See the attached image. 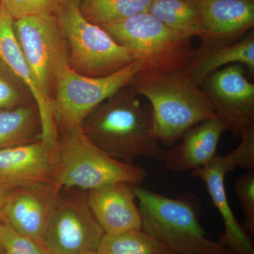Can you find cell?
<instances>
[{
    "instance_id": "7",
    "label": "cell",
    "mask_w": 254,
    "mask_h": 254,
    "mask_svg": "<svg viewBox=\"0 0 254 254\" xmlns=\"http://www.w3.org/2000/svg\"><path fill=\"white\" fill-rule=\"evenodd\" d=\"M14 31L43 103L54 118L55 89L60 75L68 66L69 55L58 16H32L14 20Z\"/></svg>"
},
{
    "instance_id": "20",
    "label": "cell",
    "mask_w": 254,
    "mask_h": 254,
    "mask_svg": "<svg viewBox=\"0 0 254 254\" xmlns=\"http://www.w3.org/2000/svg\"><path fill=\"white\" fill-rule=\"evenodd\" d=\"M148 12L182 36L191 39L203 36L198 0H153Z\"/></svg>"
},
{
    "instance_id": "33",
    "label": "cell",
    "mask_w": 254,
    "mask_h": 254,
    "mask_svg": "<svg viewBox=\"0 0 254 254\" xmlns=\"http://www.w3.org/2000/svg\"><path fill=\"white\" fill-rule=\"evenodd\" d=\"M0 222H1V220H0Z\"/></svg>"
},
{
    "instance_id": "13",
    "label": "cell",
    "mask_w": 254,
    "mask_h": 254,
    "mask_svg": "<svg viewBox=\"0 0 254 254\" xmlns=\"http://www.w3.org/2000/svg\"><path fill=\"white\" fill-rule=\"evenodd\" d=\"M62 189L57 185L18 189L5 204L0 220L43 246L50 214Z\"/></svg>"
},
{
    "instance_id": "11",
    "label": "cell",
    "mask_w": 254,
    "mask_h": 254,
    "mask_svg": "<svg viewBox=\"0 0 254 254\" xmlns=\"http://www.w3.org/2000/svg\"><path fill=\"white\" fill-rule=\"evenodd\" d=\"M246 160L240 148L225 156L217 154L203 168L191 171V175L204 182L213 205L223 220L225 232L219 235L218 242L235 254H254L252 237L240 225L232 211L225 190V177L237 167L245 168Z\"/></svg>"
},
{
    "instance_id": "14",
    "label": "cell",
    "mask_w": 254,
    "mask_h": 254,
    "mask_svg": "<svg viewBox=\"0 0 254 254\" xmlns=\"http://www.w3.org/2000/svg\"><path fill=\"white\" fill-rule=\"evenodd\" d=\"M203 35L198 48L236 42L253 29L254 0H198Z\"/></svg>"
},
{
    "instance_id": "24",
    "label": "cell",
    "mask_w": 254,
    "mask_h": 254,
    "mask_svg": "<svg viewBox=\"0 0 254 254\" xmlns=\"http://www.w3.org/2000/svg\"><path fill=\"white\" fill-rule=\"evenodd\" d=\"M66 0H1L5 10L14 20L32 16H57Z\"/></svg>"
},
{
    "instance_id": "3",
    "label": "cell",
    "mask_w": 254,
    "mask_h": 254,
    "mask_svg": "<svg viewBox=\"0 0 254 254\" xmlns=\"http://www.w3.org/2000/svg\"><path fill=\"white\" fill-rule=\"evenodd\" d=\"M141 216V230L173 254H235L210 240L199 222L201 200L193 193L176 198L132 185Z\"/></svg>"
},
{
    "instance_id": "15",
    "label": "cell",
    "mask_w": 254,
    "mask_h": 254,
    "mask_svg": "<svg viewBox=\"0 0 254 254\" xmlns=\"http://www.w3.org/2000/svg\"><path fill=\"white\" fill-rule=\"evenodd\" d=\"M86 199L105 235L141 230V216L132 185L115 182L86 190Z\"/></svg>"
},
{
    "instance_id": "25",
    "label": "cell",
    "mask_w": 254,
    "mask_h": 254,
    "mask_svg": "<svg viewBox=\"0 0 254 254\" xmlns=\"http://www.w3.org/2000/svg\"><path fill=\"white\" fill-rule=\"evenodd\" d=\"M0 247L4 254H50L43 246L18 233L9 224L1 220Z\"/></svg>"
},
{
    "instance_id": "22",
    "label": "cell",
    "mask_w": 254,
    "mask_h": 254,
    "mask_svg": "<svg viewBox=\"0 0 254 254\" xmlns=\"http://www.w3.org/2000/svg\"><path fill=\"white\" fill-rule=\"evenodd\" d=\"M97 251L100 254H173L141 230L105 234Z\"/></svg>"
},
{
    "instance_id": "31",
    "label": "cell",
    "mask_w": 254,
    "mask_h": 254,
    "mask_svg": "<svg viewBox=\"0 0 254 254\" xmlns=\"http://www.w3.org/2000/svg\"><path fill=\"white\" fill-rule=\"evenodd\" d=\"M0 6H1V2H0Z\"/></svg>"
},
{
    "instance_id": "27",
    "label": "cell",
    "mask_w": 254,
    "mask_h": 254,
    "mask_svg": "<svg viewBox=\"0 0 254 254\" xmlns=\"http://www.w3.org/2000/svg\"><path fill=\"white\" fill-rule=\"evenodd\" d=\"M16 187L10 185L8 182L0 179V218H1V213L3 208L6 204L10 196L14 193L15 190H17Z\"/></svg>"
},
{
    "instance_id": "26",
    "label": "cell",
    "mask_w": 254,
    "mask_h": 254,
    "mask_svg": "<svg viewBox=\"0 0 254 254\" xmlns=\"http://www.w3.org/2000/svg\"><path fill=\"white\" fill-rule=\"evenodd\" d=\"M235 190L245 214L244 229L251 237L254 235V170L237 177Z\"/></svg>"
},
{
    "instance_id": "4",
    "label": "cell",
    "mask_w": 254,
    "mask_h": 254,
    "mask_svg": "<svg viewBox=\"0 0 254 254\" xmlns=\"http://www.w3.org/2000/svg\"><path fill=\"white\" fill-rule=\"evenodd\" d=\"M57 184L61 188L88 190L115 183L138 185L147 177L145 169L107 154L89 141L81 127L59 132Z\"/></svg>"
},
{
    "instance_id": "28",
    "label": "cell",
    "mask_w": 254,
    "mask_h": 254,
    "mask_svg": "<svg viewBox=\"0 0 254 254\" xmlns=\"http://www.w3.org/2000/svg\"><path fill=\"white\" fill-rule=\"evenodd\" d=\"M83 1V0H66V1H71V2L74 3V4H76L78 6H80V4H81Z\"/></svg>"
},
{
    "instance_id": "1",
    "label": "cell",
    "mask_w": 254,
    "mask_h": 254,
    "mask_svg": "<svg viewBox=\"0 0 254 254\" xmlns=\"http://www.w3.org/2000/svg\"><path fill=\"white\" fill-rule=\"evenodd\" d=\"M81 129L95 146L125 163L133 164L139 157L164 161L165 149L153 133L152 110L128 86L92 110Z\"/></svg>"
},
{
    "instance_id": "30",
    "label": "cell",
    "mask_w": 254,
    "mask_h": 254,
    "mask_svg": "<svg viewBox=\"0 0 254 254\" xmlns=\"http://www.w3.org/2000/svg\"><path fill=\"white\" fill-rule=\"evenodd\" d=\"M0 254H4V252H3L2 250H1V247H0Z\"/></svg>"
},
{
    "instance_id": "6",
    "label": "cell",
    "mask_w": 254,
    "mask_h": 254,
    "mask_svg": "<svg viewBox=\"0 0 254 254\" xmlns=\"http://www.w3.org/2000/svg\"><path fill=\"white\" fill-rule=\"evenodd\" d=\"M58 18L68 43V66L78 74L107 76L138 60L105 30L88 21L74 3L66 1Z\"/></svg>"
},
{
    "instance_id": "16",
    "label": "cell",
    "mask_w": 254,
    "mask_h": 254,
    "mask_svg": "<svg viewBox=\"0 0 254 254\" xmlns=\"http://www.w3.org/2000/svg\"><path fill=\"white\" fill-rule=\"evenodd\" d=\"M226 131V125L218 118L197 124L184 133L179 144L165 150V166L173 172L203 168L218 154L219 141Z\"/></svg>"
},
{
    "instance_id": "10",
    "label": "cell",
    "mask_w": 254,
    "mask_h": 254,
    "mask_svg": "<svg viewBox=\"0 0 254 254\" xmlns=\"http://www.w3.org/2000/svg\"><path fill=\"white\" fill-rule=\"evenodd\" d=\"M200 88L217 118L235 136L254 126V85L241 64L220 68L205 78Z\"/></svg>"
},
{
    "instance_id": "32",
    "label": "cell",
    "mask_w": 254,
    "mask_h": 254,
    "mask_svg": "<svg viewBox=\"0 0 254 254\" xmlns=\"http://www.w3.org/2000/svg\"><path fill=\"white\" fill-rule=\"evenodd\" d=\"M1 0H0V2H1Z\"/></svg>"
},
{
    "instance_id": "19",
    "label": "cell",
    "mask_w": 254,
    "mask_h": 254,
    "mask_svg": "<svg viewBox=\"0 0 254 254\" xmlns=\"http://www.w3.org/2000/svg\"><path fill=\"white\" fill-rule=\"evenodd\" d=\"M41 139L43 127L36 103L0 111V150Z\"/></svg>"
},
{
    "instance_id": "18",
    "label": "cell",
    "mask_w": 254,
    "mask_h": 254,
    "mask_svg": "<svg viewBox=\"0 0 254 254\" xmlns=\"http://www.w3.org/2000/svg\"><path fill=\"white\" fill-rule=\"evenodd\" d=\"M241 64L254 72V32L252 29L236 42L227 44L197 48L185 72L197 86H201L205 78L217 70Z\"/></svg>"
},
{
    "instance_id": "12",
    "label": "cell",
    "mask_w": 254,
    "mask_h": 254,
    "mask_svg": "<svg viewBox=\"0 0 254 254\" xmlns=\"http://www.w3.org/2000/svg\"><path fill=\"white\" fill-rule=\"evenodd\" d=\"M56 148L43 139L0 150V179L16 188L57 185Z\"/></svg>"
},
{
    "instance_id": "9",
    "label": "cell",
    "mask_w": 254,
    "mask_h": 254,
    "mask_svg": "<svg viewBox=\"0 0 254 254\" xmlns=\"http://www.w3.org/2000/svg\"><path fill=\"white\" fill-rule=\"evenodd\" d=\"M62 189L48 225L43 246L50 254H83L98 250L105 235L88 206L86 192Z\"/></svg>"
},
{
    "instance_id": "23",
    "label": "cell",
    "mask_w": 254,
    "mask_h": 254,
    "mask_svg": "<svg viewBox=\"0 0 254 254\" xmlns=\"http://www.w3.org/2000/svg\"><path fill=\"white\" fill-rule=\"evenodd\" d=\"M36 103L21 79L0 62V111Z\"/></svg>"
},
{
    "instance_id": "5",
    "label": "cell",
    "mask_w": 254,
    "mask_h": 254,
    "mask_svg": "<svg viewBox=\"0 0 254 254\" xmlns=\"http://www.w3.org/2000/svg\"><path fill=\"white\" fill-rule=\"evenodd\" d=\"M99 26L136 60L144 62L145 70H185L194 51L191 38L170 29L148 12Z\"/></svg>"
},
{
    "instance_id": "21",
    "label": "cell",
    "mask_w": 254,
    "mask_h": 254,
    "mask_svg": "<svg viewBox=\"0 0 254 254\" xmlns=\"http://www.w3.org/2000/svg\"><path fill=\"white\" fill-rule=\"evenodd\" d=\"M153 0H83L79 6L82 14L94 24L123 21L148 12Z\"/></svg>"
},
{
    "instance_id": "17",
    "label": "cell",
    "mask_w": 254,
    "mask_h": 254,
    "mask_svg": "<svg viewBox=\"0 0 254 254\" xmlns=\"http://www.w3.org/2000/svg\"><path fill=\"white\" fill-rule=\"evenodd\" d=\"M0 62L28 87L36 102L42 127L43 139L50 146L55 148L58 142V128L53 115L47 110L33 80L31 69L23 56L14 31V19L0 6Z\"/></svg>"
},
{
    "instance_id": "29",
    "label": "cell",
    "mask_w": 254,
    "mask_h": 254,
    "mask_svg": "<svg viewBox=\"0 0 254 254\" xmlns=\"http://www.w3.org/2000/svg\"><path fill=\"white\" fill-rule=\"evenodd\" d=\"M83 254H100L98 253V251H93V252H87V253Z\"/></svg>"
},
{
    "instance_id": "2",
    "label": "cell",
    "mask_w": 254,
    "mask_h": 254,
    "mask_svg": "<svg viewBox=\"0 0 254 254\" xmlns=\"http://www.w3.org/2000/svg\"><path fill=\"white\" fill-rule=\"evenodd\" d=\"M128 87L137 96L149 100L153 135L169 148L192 127L217 118L204 92L185 70H143Z\"/></svg>"
},
{
    "instance_id": "8",
    "label": "cell",
    "mask_w": 254,
    "mask_h": 254,
    "mask_svg": "<svg viewBox=\"0 0 254 254\" xmlns=\"http://www.w3.org/2000/svg\"><path fill=\"white\" fill-rule=\"evenodd\" d=\"M146 65L141 60L116 72L88 77L64 68L57 83L53 98V113L58 133L81 127L84 119L98 105L128 86L133 77Z\"/></svg>"
}]
</instances>
